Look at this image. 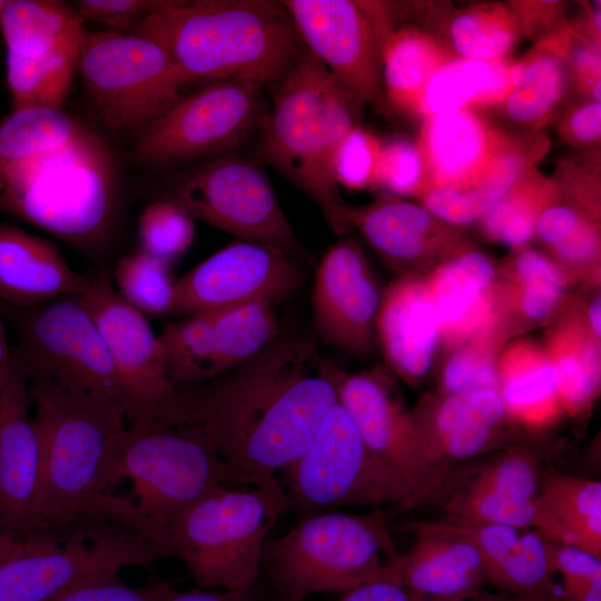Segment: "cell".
<instances>
[{"mask_svg": "<svg viewBox=\"0 0 601 601\" xmlns=\"http://www.w3.org/2000/svg\"><path fill=\"white\" fill-rule=\"evenodd\" d=\"M328 363L309 339L274 342L224 375L176 385L180 418L246 485L286 493L276 472L304 453L338 402Z\"/></svg>", "mask_w": 601, "mask_h": 601, "instance_id": "obj_1", "label": "cell"}, {"mask_svg": "<svg viewBox=\"0 0 601 601\" xmlns=\"http://www.w3.org/2000/svg\"><path fill=\"white\" fill-rule=\"evenodd\" d=\"M28 384L42 453L29 532H52L87 521L130 530L128 501L110 492L128 427L124 412L50 382Z\"/></svg>", "mask_w": 601, "mask_h": 601, "instance_id": "obj_2", "label": "cell"}, {"mask_svg": "<svg viewBox=\"0 0 601 601\" xmlns=\"http://www.w3.org/2000/svg\"><path fill=\"white\" fill-rule=\"evenodd\" d=\"M131 33L160 45L189 81L260 85L289 70L300 40L283 3L264 0H166Z\"/></svg>", "mask_w": 601, "mask_h": 601, "instance_id": "obj_3", "label": "cell"}, {"mask_svg": "<svg viewBox=\"0 0 601 601\" xmlns=\"http://www.w3.org/2000/svg\"><path fill=\"white\" fill-rule=\"evenodd\" d=\"M262 120V155L311 197L331 228L345 235L347 206L334 176L338 145L357 126L363 105L311 53L297 57Z\"/></svg>", "mask_w": 601, "mask_h": 601, "instance_id": "obj_4", "label": "cell"}, {"mask_svg": "<svg viewBox=\"0 0 601 601\" xmlns=\"http://www.w3.org/2000/svg\"><path fill=\"white\" fill-rule=\"evenodd\" d=\"M119 206L114 158L102 138L88 128L14 168L0 196V213L88 254L99 252L111 238Z\"/></svg>", "mask_w": 601, "mask_h": 601, "instance_id": "obj_5", "label": "cell"}, {"mask_svg": "<svg viewBox=\"0 0 601 601\" xmlns=\"http://www.w3.org/2000/svg\"><path fill=\"white\" fill-rule=\"evenodd\" d=\"M128 480L131 531L169 556V542L181 515L211 490L248 486L234 474L211 443L180 420L128 426L115 469L116 484Z\"/></svg>", "mask_w": 601, "mask_h": 601, "instance_id": "obj_6", "label": "cell"}, {"mask_svg": "<svg viewBox=\"0 0 601 601\" xmlns=\"http://www.w3.org/2000/svg\"><path fill=\"white\" fill-rule=\"evenodd\" d=\"M384 509L304 516L285 534L267 540L262 569L277 601H304L315 593H346L384 577L397 558Z\"/></svg>", "mask_w": 601, "mask_h": 601, "instance_id": "obj_7", "label": "cell"}, {"mask_svg": "<svg viewBox=\"0 0 601 601\" xmlns=\"http://www.w3.org/2000/svg\"><path fill=\"white\" fill-rule=\"evenodd\" d=\"M289 509L286 493L218 486L181 515L170 538L169 556L185 563L198 587L252 590L268 532Z\"/></svg>", "mask_w": 601, "mask_h": 601, "instance_id": "obj_8", "label": "cell"}, {"mask_svg": "<svg viewBox=\"0 0 601 601\" xmlns=\"http://www.w3.org/2000/svg\"><path fill=\"white\" fill-rule=\"evenodd\" d=\"M160 559H166L160 549L118 524L63 538L32 531L19 536L0 560V601H55L81 585Z\"/></svg>", "mask_w": 601, "mask_h": 601, "instance_id": "obj_9", "label": "cell"}, {"mask_svg": "<svg viewBox=\"0 0 601 601\" xmlns=\"http://www.w3.org/2000/svg\"><path fill=\"white\" fill-rule=\"evenodd\" d=\"M8 307L17 336L11 349L12 366L28 383L50 382L73 395L124 412L111 358L78 296L29 308Z\"/></svg>", "mask_w": 601, "mask_h": 601, "instance_id": "obj_10", "label": "cell"}, {"mask_svg": "<svg viewBox=\"0 0 601 601\" xmlns=\"http://www.w3.org/2000/svg\"><path fill=\"white\" fill-rule=\"evenodd\" d=\"M284 471L289 506L306 515L414 504L408 489L372 454L338 402L308 447Z\"/></svg>", "mask_w": 601, "mask_h": 601, "instance_id": "obj_11", "label": "cell"}, {"mask_svg": "<svg viewBox=\"0 0 601 601\" xmlns=\"http://www.w3.org/2000/svg\"><path fill=\"white\" fill-rule=\"evenodd\" d=\"M77 69L100 117L118 130L141 132L189 81L160 45L114 30L86 32Z\"/></svg>", "mask_w": 601, "mask_h": 601, "instance_id": "obj_12", "label": "cell"}, {"mask_svg": "<svg viewBox=\"0 0 601 601\" xmlns=\"http://www.w3.org/2000/svg\"><path fill=\"white\" fill-rule=\"evenodd\" d=\"M83 23L60 1L7 0L0 31L13 110L60 109L78 66Z\"/></svg>", "mask_w": 601, "mask_h": 601, "instance_id": "obj_13", "label": "cell"}, {"mask_svg": "<svg viewBox=\"0 0 601 601\" xmlns=\"http://www.w3.org/2000/svg\"><path fill=\"white\" fill-rule=\"evenodd\" d=\"M262 86L219 80L181 97L140 132L131 160L162 167L230 150L263 120Z\"/></svg>", "mask_w": 601, "mask_h": 601, "instance_id": "obj_14", "label": "cell"}, {"mask_svg": "<svg viewBox=\"0 0 601 601\" xmlns=\"http://www.w3.org/2000/svg\"><path fill=\"white\" fill-rule=\"evenodd\" d=\"M93 318L116 371L128 426L175 421L177 386L167 373L159 335L147 316L117 293L105 275L78 296Z\"/></svg>", "mask_w": 601, "mask_h": 601, "instance_id": "obj_15", "label": "cell"}, {"mask_svg": "<svg viewBox=\"0 0 601 601\" xmlns=\"http://www.w3.org/2000/svg\"><path fill=\"white\" fill-rule=\"evenodd\" d=\"M200 219L242 240L304 256L266 175L231 155L215 157L186 176L168 198Z\"/></svg>", "mask_w": 601, "mask_h": 601, "instance_id": "obj_16", "label": "cell"}, {"mask_svg": "<svg viewBox=\"0 0 601 601\" xmlns=\"http://www.w3.org/2000/svg\"><path fill=\"white\" fill-rule=\"evenodd\" d=\"M278 332L274 304L253 302L168 324L159 339L170 381L190 385L249 362L274 343Z\"/></svg>", "mask_w": 601, "mask_h": 601, "instance_id": "obj_17", "label": "cell"}, {"mask_svg": "<svg viewBox=\"0 0 601 601\" xmlns=\"http://www.w3.org/2000/svg\"><path fill=\"white\" fill-rule=\"evenodd\" d=\"M328 371L338 403L366 446L408 489L414 504L443 483L446 471L432 461L410 412L381 372L352 374L331 362Z\"/></svg>", "mask_w": 601, "mask_h": 601, "instance_id": "obj_18", "label": "cell"}, {"mask_svg": "<svg viewBox=\"0 0 601 601\" xmlns=\"http://www.w3.org/2000/svg\"><path fill=\"white\" fill-rule=\"evenodd\" d=\"M299 39L363 106L390 110L381 80V37L362 2L287 0L282 2Z\"/></svg>", "mask_w": 601, "mask_h": 601, "instance_id": "obj_19", "label": "cell"}, {"mask_svg": "<svg viewBox=\"0 0 601 601\" xmlns=\"http://www.w3.org/2000/svg\"><path fill=\"white\" fill-rule=\"evenodd\" d=\"M302 282L298 266L283 250L237 240L176 280L171 314L190 316L253 302L274 304Z\"/></svg>", "mask_w": 601, "mask_h": 601, "instance_id": "obj_20", "label": "cell"}, {"mask_svg": "<svg viewBox=\"0 0 601 601\" xmlns=\"http://www.w3.org/2000/svg\"><path fill=\"white\" fill-rule=\"evenodd\" d=\"M382 293L359 246L351 238L339 239L316 270L313 306L319 334L353 355H368Z\"/></svg>", "mask_w": 601, "mask_h": 601, "instance_id": "obj_21", "label": "cell"}, {"mask_svg": "<svg viewBox=\"0 0 601 601\" xmlns=\"http://www.w3.org/2000/svg\"><path fill=\"white\" fill-rule=\"evenodd\" d=\"M415 541L386 568L411 594L437 601L474 597L487 575L475 544L446 519L410 524Z\"/></svg>", "mask_w": 601, "mask_h": 601, "instance_id": "obj_22", "label": "cell"}, {"mask_svg": "<svg viewBox=\"0 0 601 601\" xmlns=\"http://www.w3.org/2000/svg\"><path fill=\"white\" fill-rule=\"evenodd\" d=\"M349 227L403 275L440 264L464 247L459 233L422 205L384 193L361 208H348Z\"/></svg>", "mask_w": 601, "mask_h": 601, "instance_id": "obj_23", "label": "cell"}, {"mask_svg": "<svg viewBox=\"0 0 601 601\" xmlns=\"http://www.w3.org/2000/svg\"><path fill=\"white\" fill-rule=\"evenodd\" d=\"M27 380L12 366L0 388V530L29 532L42 465Z\"/></svg>", "mask_w": 601, "mask_h": 601, "instance_id": "obj_24", "label": "cell"}, {"mask_svg": "<svg viewBox=\"0 0 601 601\" xmlns=\"http://www.w3.org/2000/svg\"><path fill=\"white\" fill-rule=\"evenodd\" d=\"M432 459L442 470L497 447L509 421L497 391L483 388L424 398L410 412Z\"/></svg>", "mask_w": 601, "mask_h": 601, "instance_id": "obj_25", "label": "cell"}, {"mask_svg": "<svg viewBox=\"0 0 601 601\" xmlns=\"http://www.w3.org/2000/svg\"><path fill=\"white\" fill-rule=\"evenodd\" d=\"M425 284L439 324V337L456 348L493 329H501L496 298L497 270L481 252L462 247L434 266Z\"/></svg>", "mask_w": 601, "mask_h": 601, "instance_id": "obj_26", "label": "cell"}, {"mask_svg": "<svg viewBox=\"0 0 601 601\" xmlns=\"http://www.w3.org/2000/svg\"><path fill=\"white\" fill-rule=\"evenodd\" d=\"M376 334L392 370L415 384L430 371L439 324L424 277L402 275L382 293Z\"/></svg>", "mask_w": 601, "mask_h": 601, "instance_id": "obj_27", "label": "cell"}, {"mask_svg": "<svg viewBox=\"0 0 601 601\" xmlns=\"http://www.w3.org/2000/svg\"><path fill=\"white\" fill-rule=\"evenodd\" d=\"M90 277L76 272L47 239L16 224L0 223V299L29 308L79 296Z\"/></svg>", "mask_w": 601, "mask_h": 601, "instance_id": "obj_28", "label": "cell"}, {"mask_svg": "<svg viewBox=\"0 0 601 601\" xmlns=\"http://www.w3.org/2000/svg\"><path fill=\"white\" fill-rule=\"evenodd\" d=\"M509 139L472 107L425 118L417 142L426 164V188L473 185Z\"/></svg>", "mask_w": 601, "mask_h": 601, "instance_id": "obj_29", "label": "cell"}, {"mask_svg": "<svg viewBox=\"0 0 601 601\" xmlns=\"http://www.w3.org/2000/svg\"><path fill=\"white\" fill-rule=\"evenodd\" d=\"M569 277L550 256L520 247L496 279L499 325L504 334L536 326L554 317Z\"/></svg>", "mask_w": 601, "mask_h": 601, "instance_id": "obj_30", "label": "cell"}, {"mask_svg": "<svg viewBox=\"0 0 601 601\" xmlns=\"http://www.w3.org/2000/svg\"><path fill=\"white\" fill-rule=\"evenodd\" d=\"M497 378L511 423L543 430L563 414L556 375L543 346L528 339L509 344L497 357Z\"/></svg>", "mask_w": 601, "mask_h": 601, "instance_id": "obj_31", "label": "cell"}, {"mask_svg": "<svg viewBox=\"0 0 601 601\" xmlns=\"http://www.w3.org/2000/svg\"><path fill=\"white\" fill-rule=\"evenodd\" d=\"M561 317V316H560ZM545 353L554 368L563 413L587 411L600 391V339L580 312H568L546 336Z\"/></svg>", "mask_w": 601, "mask_h": 601, "instance_id": "obj_32", "label": "cell"}, {"mask_svg": "<svg viewBox=\"0 0 601 601\" xmlns=\"http://www.w3.org/2000/svg\"><path fill=\"white\" fill-rule=\"evenodd\" d=\"M451 58L431 33L415 27L394 28L381 46V80L387 106L415 114L427 80Z\"/></svg>", "mask_w": 601, "mask_h": 601, "instance_id": "obj_33", "label": "cell"}, {"mask_svg": "<svg viewBox=\"0 0 601 601\" xmlns=\"http://www.w3.org/2000/svg\"><path fill=\"white\" fill-rule=\"evenodd\" d=\"M569 75L562 32L511 63L513 88L502 102L506 116L522 125L543 124L561 102Z\"/></svg>", "mask_w": 601, "mask_h": 601, "instance_id": "obj_34", "label": "cell"}, {"mask_svg": "<svg viewBox=\"0 0 601 601\" xmlns=\"http://www.w3.org/2000/svg\"><path fill=\"white\" fill-rule=\"evenodd\" d=\"M539 501L546 516V540L587 551L600 545V481L553 474L541 481Z\"/></svg>", "mask_w": 601, "mask_h": 601, "instance_id": "obj_35", "label": "cell"}, {"mask_svg": "<svg viewBox=\"0 0 601 601\" xmlns=\"http://www.w3.org/2000/svg\"><path fill=\"white\" fill-rule=\"evenodd\" d=\"M593 217L579 203L561 200L559 188L538 217L535 236L550 248L569 278L570 274L588 278L599 274L600 233Z\"/></svg>", "mask_w": 601, "mask_h": 601, "instance_id": "obj_36", "label": "cell"}, {"mask_svg": "<svg viewBox=\"0 0 601 601\" xmlns=\"http://www.w3.org/2000/svg\"><path fill=\"white\" fill-rule=\"evenodd\" d=\"M85 129L61 109L13 110L0 121V196L14 168L68 144Z\"/></svg>", "mask_w": 601, "mask_h": 601, "instance_id": "obj_37", "label": "cell"}, {"mask_svg": "<svg viewBox=\"0 0 601 601\" xmlns=\"http://www.w3.org/2000/svg\"><path fill=\"white\" fill-rule=\"evenodd\" d=\"M520 30L515 11L502 4H477L455 13L447 32L456 57L494 61L506 59Z\"/></svg>", "mask_w": 601, "mask_h": 601, "instance_id": "obj_38", "label": "cell"}, {"mask_svg": "<svg viewBox=\"0 0 601 601\" xmlns=\"http://www.w3.org/2000/svg\"><path fill=\"white\" fill-rule=\"evenodd\" d=\"M556 191V183L532 168L482 217L483 234L514 249L524 247L535 236L538 217Z\"/></svg>", "mask_w": 601, "mask_h": 601, "instance_id": "obj_39", "label": "cell"}, {"mask_svg": "<svg viewBox=\"0 0 601 601\" xmlns=\"http://www.w3.org/2000/svg\"><path fill=\"white\" fill-rule=\"evenodd\" d=\"M114 278L117 293L145 316L173 313L176 280L169 263L139 249L118 260Z\"/></svg>", "mask_w": 601, "mask_h": 601, "instance_id": "obj_40", "label": "cell"}, {"mask_svg": "<svg viewBox=\"0 0 601 601\" xmlns=\"http://www.w3.org/2000/svg\"><path fill=\"white\" fill-rule=\"evenodd\" d=\"M491 72V61L451 58L427 80L415 115L427 117L477 105Z\"/></svg>", "mask_w": 601, "mask_h": 601, "instance_id": "obj_41", "label": "cell"}, {"mask_svg": "<svg viewBox=\"0 0 601 601\" xmlns=\"http://www.w3.org/2000/svg\"><path fill=\"white\" fill-rule=\"evenodd\" d=\"M504 335L496 328L454 348L445 363L441 394H461L492 388L499 392L497 357Z\"/></svg>", "mask_w": 601, "mask_h": 601, "instance_id": "obj_42", "label": "cell"}, {"mask_svg": "<svg viewBox=\"0 0 601 601\" xmlns=\"http://www.w3.org/2000/svg\"><path fill=\"white\" fill-rule=\"evenodd\" d=\"M539 460L514 447L485 464L465 489L509 501H532L540 490Z\"/></svg>", "mask_w": 601, "mask_h": 601, "instance_id": "obj_43", "label": "cell"}, {"mask_svg": "<svg viewBox=\"0 0 601 601\" xmlns=\"http://www.w3.org/2000/svg\"><path fill=\"white\" fill-rule=\"evenodd\" d=\"M140 249L167 263L184 255L195 236L194 218L170 199L149 204L138 218Z\"/></svg>", "mask_w": 601, "mask_h": 601, "instance_id": "obj_44", "label": "cell"}, {"mask_svg": "<svg viewBox=\"0 0 601 601\" xmlns=\"http://www.w3.org/2000/svg\"><path fill=\"white\" fill-rule=\"evenodd\" d=\"M375 186L394 196H420L427 186V170L417 141L396 137L382 144Z\"/></svg>", "mask_w": 601, "mask_h": 601, "instance_id": "obj_45", "label": "cell"}, {"mask_svg": "<svg viewBox=\"0 0 601 601\" xmlns=\"http://www.w3.org/2000/svg\"><path fill=\"white\" fill-rule=\"evenodd\" d=\"M548 546L552 570L562 578L561 601H601V559L569 544Z\"/></svg>", "mask_w": 601, "mask_h": 601, "instance_id": "obj_46", "label": "cell"}, {"mask_svg": "<svg viewBox=\"0 0 601 601\" xmlns=\"http://www.w3.org/2000/svg\"><path fill=\"white\" fill-rule=\"evenodd\" d=\"M382 144L358 125L351 129L335 154L334 176L337 185L349 189L374 187Z\"/></svg>", "mask_w": 601, "mask_h": 601, "instance_id": "obj_47", "label": "cell"}, {"mask_svg": "<svg viewBox=\"0 0 601 601\" xmlns=\"http://www.w3.org/2000/svg\"><path fill=\"white\" fill-rule=\"evenodd\" d=\"M174 590L168 581L134 588L118 574L81 585L55 601H166Z\"/></svg>", "mask_w": 601, "mask_h": 601, "instance_id": "obj_48", "label": "cell"}, {"mask_svg": "<svg viewBox=\"0 0 601 601\" xmlns=\"http://www.w3.org/2000/svg\"><path fill=\"white\" fill-rule=\"evenodd\" d=\"M165 3L166 0H81L76 2V11L83 21H96L118 31L131 29Z\"/></svg>", "mask_w": 601, "mask_h": 601, "instance_id": "obj_49", "label": "cell"}, {"mask_svg": "<svg viewBox=\"0 0 601 601\" xmlns=\"http://www.w3.org/2000/svg\"><path fill=\"white\" fill-rule=\"evenodd\" d=\"M563 53L569 70L577 79L579 87L591 93L600 83V46L591 37L579 38L564 31Z\"/></svg>", "mask_w": 601, "mask_h": 601, "instance_id": "obj_50", "label": "cell"}, {"mask_svg": "<svg viewBox=\"0 0 601 601\" xmlns=\"http://www.w3.org/2000/svg\"><path fill=\"white\" fill-rule=\"evenodd\" d=\"M562 131L575 145H595L601 135V104L589 100L578 106L568 115Z\"/></svg>", "mask_w": 601, "mask_h": 601, "instance_id": "obj_51", "label": "cell"}, {"mask_svg": "<svg viewBox=\"0 0 601 601\" xmlns=\"http://www.w3.org/2000/svg\"><path fill=\"white\" fill-rule=\"evenodd\" d=\"M337 601H412V594L398 581L384 575L344 593Z\"/></svg>", "mask_w": 601, "mask_h": 601, "instance_id": "obj_52", "label": "cell"}, {"mask_svg": "<svg viewBox=\"0 0 601 601\" xmlns=\"http://www.w3.org/2000/svg\"><path fill=\"white\" fill-rule=\"evenodd\" d=\"M253 590V589H252ZM252 590L248 591H179L175 589L166 601H254Z\"/></svg>", "mask_w": 601, "mask_h": 601, "instance_id": "obj_53", "label": "cell"}, {"mask_svg": "<svg viewBox=\"0 0 601 601\" xmlns=\"http://www.w3.org/2000/svg\"><path fill=\"white\" fill-rule=\"evenodd\" d=\"M12 367L11 348L8 343L2 314L0 312V388Z\"/></svg>", "mask_w": 601, "mask_h": 601, "instance_id": "obj_54", "label": "cell"}, {"mask_svg": "<svg viewBox=\"0 0 601 601\" xmlns=\"http://www.w3.org/2000/svg\"><path fill=\"white\" fill-rule=\"evenodd\" d=\"M600 297L597 296L589 305L587 311L585 321L593 333V335L600 339Z\"/></svg>", "mask_w": 601, "mask_h": 601, "instance_id": "obj_55", "label": "cell"}, {"mask_svg": "<svg viewBox=\"0 0 601 601\" xmlns=\"http://www.w3.org/2000/svg\"><path fill=\"white\" fill-rule=\"evenodd\" d=\"M19 536H13L0 530V560L14 546Z\"/></svg>", "mask_w": 601, "mask_h": 601, "instance_id": "obj_56", "label": "cell"}, {"mask_svg": "<svg viewBox=\"0 0 601 601\" xmlns=\"http://www.w3.org/2000/svg\"><path fill=\"white\" fill-rule=\"evenodd\" d=\"M412 601H437V600H430V599H424L422 597H417V595H414L412 594ZM476 601H520L506 593H501V594H496V595H489L486 598H483V599H479Z\"/></svg>", "mask_w": 601, "mask_h": 601, "instance_id": "obj_57", "label": "cell"}, {"mask_svg": "<svg viewBox=\"0 0 601 601\" xmlns=\"http://www.w3.org/2000/svg\"><path fill=\"white\" fill-rule=\"evenodd\" d=\"M6 2H7V0H0V13H1L3 7L6 6Z\"/></svg>", "mask_w": 601, "mask_h": 601, "instance_id": "obj_58", "label": "cell"}]
</instances>
